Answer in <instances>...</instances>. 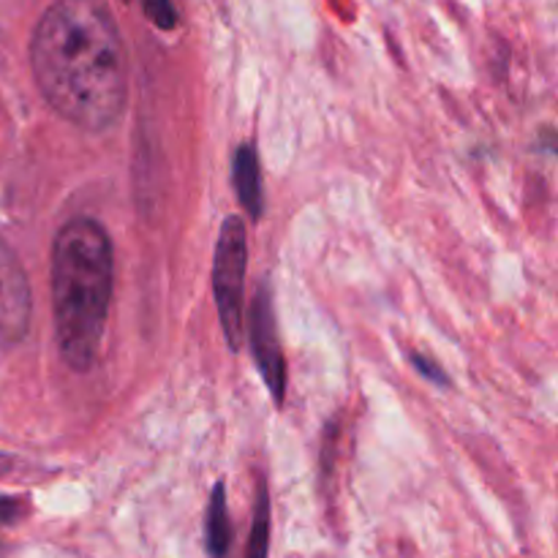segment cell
Wrapping results in <instances>:
<instances>
[{
  "label": "cell",
  "instance_id": "cell-7",
  "mask_svg": "<svg viewBox=\"0 0 558 558\" xmlns=\"http://www.w3.org/2000/svg\"><path fill=\"white\" fill-rule=\"evenodd\" d=\"M205 539H207V554H210V558H227L229 548H232V523H229L227 496H223L221 483L213 488L210 505H207Z\"/></svg>",
  "mask_w": 558,
  "mask_h": 558
},
{
  "label": "cell",
  "instance_id": "cell-2",
  "mask_svg": "<svg viewBox=\"0 0 558 558\" xmlns=\"http://www.w3.org/2000/svg\"><path fill=\"white\" fill-rule=\"evenodd\" d=\"M112 300V243L93 218H71L52 245V314L69 368L90 371Z\"/></svg>",
  "mask_w": 558,
  "mask_h": 558
},
{
  "label": "cell",
  "instance_id": "cell-9",
  "mask_svg": "<svg viewBox=\"0 0 558 558\" xmlns=\"http://www.w3.org/2000/svg\"><path fill=\"white\" fill-rule=\"evenodd\" d=\"M142 5H145V14L150 16L153 25H158L161 31H172L178 25L172 0H142Z\"/></svg>",
  "mask_w": 558,
  "mask_h": 558
},
{
  "label": "cell",
  "instance_id": "cell-1",
  "mask_svg": "<svg viewBox=\"0 0 558 558\" xmlns=\"http://www.w3.org/2000/svg\"><path fill=\"white\" fill-rule=\"evenodd\" d=\"M31 65L49 107L82 131H107L125 107V49L104 0H54L31 38Z\"/></svg>",
  "mask_w": 558,
  "mask_h": 558
},
{
  "label": "cell",
  "instance_id": "cell-10",
  "mask_svg": "<svg viewBox=\"0 0 558 558\" xmlns=\"http://www.w3.org/2000/svg\"><path fill=\"white\" fill-rule=\"evenodd\" d=\"M412 363L417 365V371L423 376H428L430 381H436V385H447V376L441 374V371H436V365L430 363V360H425V357H420V354H412Z\"/></svg>",
  "mask_w": 558,
  "mask_h": 558
},
{
  "label": "cell",
  "instance_id": "cell-8",
  "mask_svg": "<svg viewBox=\"0 0 558 558\" xmlns=\"http://www.w3.org/2000/svg\"><path fill=\"white\" fill-rule=\"evenodd\" d=\"M270 550V501H267L265 485L259 488L256 496V510H254V526H251L248 539V558H267Z\"/></svg>",
  "mask_w": 558,
  "mask_h": 558
},
{
  "label": "cell",
  "instance_id": "cell-4",
  "mask_svg": "<svg viewBox=\"0 0 558 558\" xmlns=\"http://www.w3.org/2000/svg\"><path fill=\"white\" fill-rule=\"evenodd\" d=\"M31 283L14 251L0 240V347H14L31 327Z\"/></svg>",
  "mask_w": 558,
  "mask_h": 558
},
{
  "label": "cell",
  "instance_id": "cell-11",
  "mask_svg": "<svg viewBox=\"0 0 558 558\" xmlns=\"http://www.w3.org/2000/svg\"><path fill=\"white\" fill-rule=\"evenodd\" d=\"M22 515V501L11 496H0V523H11Z\"/></svg>",
  "mask_w": 558,
  "mask_h": 558
},
{
  "label": "cell",
  "instance_id": "cell-3",
  "mask_svg": "<svg viewBox=\"0 0 558 558\" xmlns=\"http://www.w3.org/2000/svg\"><path fill=\"white\" fill-rule=\"evenodd\" d=\"M245 270H248V232L238 216L223 221L213 259V294H216L218 316H221L223 336L229 349L238 352L243 343V292Z\"/></svg>",
  "mask_w": 558,
  "mask_h": 558
},
{
  "label": "cell",
  "instance_id": "cell-5",
  "mask_svg": "<svg viewBox=\"0 0 558 558\" xmlns=\"http://www.w3.org/2000/svg\"><path fill=\"white\" fill-rule=\"evenodd\" d=\"M251 349H254L256 365L262 371V379L267 381L272 392V401L283 403V390H287V365H283L281 343H278L276 316H272L270 294L259 289L251 308Z\"/></svg>",
  "mask_w": 558,
  "mask_h": 558
},
{
  "label": "cell",
  "instance_id": "cell-12",
  "mask_svg": "<svg viewBox=\"0 0 558 558\" xmlns=\"http://www.w3.org/2000/svg\"><path fill=\"white\" fill-rule=\"evenodd\" d=\"M11 466H14V461H11V458L5 456V452H0V474L11 472Z\"/></svg>",
  "mask_w": 558,
  "mask_h": 558
},
{
  "label": "cell",
  "instance_id": "cell-6",
  "mask_svg": "<svg viewBox=\"0 0 558 558\" xmlns=\"http://www.w3.org/2000/svg\"><path fill=\"white\" fill-rule=\"evenodd\" d=\"M232 178L234 191H238L240 205L245 207L251 218L262 216V178H259V161L251 145H240L232 158Z\"/></svg>",
  "mask_w": 558,
  "mask_h": 558
}]
</instances>
